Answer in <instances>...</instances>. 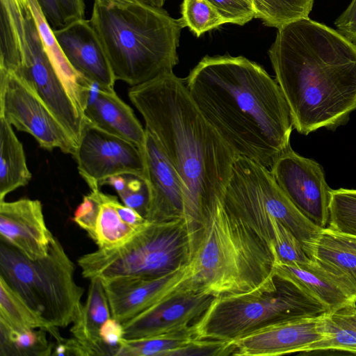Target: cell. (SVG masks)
<instances>
[{
    "mask_svg": "<svg viewBox=\"0 0 356 356\" xmlns=\"http://www.w3.org/2000/svg\"><path fill=\"white\" fill-rule=\"evenodd\" d=\"M187 265L158 277L102 279L111 317L122 325L184 285Z\"/></svg>",
    "mask_w": 356,
    "mask_h": 356,
    "instance_id": "cell-16",
    "label": "cell"
},
{
    "mask_svg": "<svg viewBox=\"0 0 356 356\" xmlns=\"http://www.w3.org/2000/svg\"><path fill=\"white\" fill-rule=\"evenodd\" d=\"M251 4L252 6H253L254 8V6H253V0H248ZM255 11V10H254Z\"/></svg>",
    "mask_w": 356,
    "mask_h": 356,
    "instance_id": "cell-46",
    "label": "cell"
},
{
    "mask_svg": "<svg viewBox=\"0 0 356 356\" xmlns=\"http://www.w3.org/2000/svg\"><path fill=\"white\" fill-rule=\"evenodd\" d=\"M107 1H113V2H119V3H124V2H130L134 0H107Z\"/></svg>",
    "mask_w": 356,
    "mask_h": 356,
    "instance_id": "cell-44",
    "label": "cell"
},
{
    "mask_svg": "<svg viewBox=\"0 0 356 356\" xmlns=\"http://www.w3.org/2000/svg\"><path fill=\"white\" fill-rule=\"evenodd\" d=\"M45 50L54 70L78 109L83 114L93 83L71 65L54 31L48 24L37 0H28ZM84 115V114H83Z\"/></svg>",
    "mask_w": 356,
    "mask_h": 356,
    "instance_id": "cell-22",
    "label": "cell"
},
{
    "mask_svg": "<svg viewBox=\"0 0 356 356\" xmlns=\"http://www.w3.org/2000/svg\"><path fill=\"white\" fill-rule=\"evenodd\" d=\"M1 242L31 260L45 257L54 236L47 227L38 200L0 202Z\"/></svg>",
    "mask_w": 356,
    "mask_h": 356,
    "instance_id": "cell-17",
    "label": "cell"
},
{
    "mask_svg": "<svg viewBox=\"0 0 356 356\" xmlns=\"http://www.w3.org/2000/svg\"><path fill=\"white\" fill-rule=\"evenodd\" d=\"M191 251L184 218L149 222L122 246L103 249L80 257L85 278L158 277L186 266Z\"/></svg>",
    "mask_w": 356,
    "mask_h": 356,
    "instance_id": "cell-8",
    "label": "cell"
},
{
    "mask_svg": "<svg viewBox=\"0 0 356 356\" xmlns=\"http://www.w3.org/2000/svg\"><path fill=\"white\" fill-rule=\"evenodd\" d=\"M179 19L182 26L188 27L197 37L227 24L208 0H183Z\"/></svg>",
    "mask_w": 356,
    "mask_h": 356,
    "instance_id": "cell-32",
    "label": "cell"
},
{
    "mask_svg": "<svg viewBox=\"0 0 356 356\" xmlns=\"http://www.w3.org/2000/svg\"><path fill=\"white\" fill-rule=\"evenodd\" d=\"M184 80L197 109L237 156L270 169L291 149L289 106L259 64L243 56H207Z\"/></svg>",
    "mask_w": 356,
    "mask_h": 356,
    "instance_id": "cell-1",
    "label": "cell"
},
{
    "mask_svg": "<svg viewBox=\"0 0 356 356\" xmlns=\"http://www.w3.org/2000/svg\"><path fill=\"white\" fill-rule=\"evenodd\" d=\"M323 312L320 302L275 275L274 282L261 290L215 297L193 330L198 339L232 341L269 323Z\"/></svg>",
    "mask_w": 356,
    "mask_h": 356,
    "instance_id": "cell-7",
    "label": "cell"
},
{
    "mask_svg": "<svg viewBox=\"0 0 356 356\" xmlns=\"http://www.w3.org/2000/svg\"><path fill=\"white\" fill-rule=\"evenodd\" d=\"M0 325L14 330L44 329L59 342L58 327L49 324L0 277Z\"/></svg>",
    "mask_w": 356,
    "mask_h": 356,
    "instance_id": "cell-25",
    "label": "cell"
},
{
    "mask_svg": "<svg viewBox=\"0 0 356 356\" xmlns=\"http://www.w3.org/2000/svg\"><path fill=\"white\" fill-rule=\"evenodd\" d=\"M165 0H149V2L151 5L154 6L162 8L165 3Z\"/></svg>",
    "mask_w": 356,
    "mask_h": 356,
    "instance_id": "cell-43",
    "label": "cell"
},
{
    "mask_svg": "<svg viewBox=\"0 0 356 356\" xmlns=\"http://www.w3.org/2000/svg\"><path fill=\"white\" fill-rule=\"evenodd\" d=\"M124 204L129 207L143 217L148 203V188L145 181L136 176L127 175V187L118 194Z\"/></svg>",
    "mask_w": 356,
    "mask_h": 356,
    "instance_id": "cell-38",
    "label": "cell"
},
{
    "mask_svg": "<svg viewBox=\"0 0 356 356\" xmlns=\"http://www.w3.org/2000/svg\"><path fill=\"white\" fill-rule=\"evenodd\" d=\"M231 341L195 337L186 346L175 350L172 356H225L232 355Z\"/></svg>",
    "mask_w": 356,
    "mask_h": 356,
    "instance_id": "cell-36",
    "label": "cell"
},
{
    "mask_svg": "<svg viewBox=\"0 0 356 356\" xmlns=\"http://www.w3.org/2000/svg\"><path fill=\"white\" fill-rule=\"evenodd\" d=\"M274 256L221 201L205 209L187 264V289L215 297L250 293L274 282Z\"/></svg>",
    "mask_w": 356,
    "mask_h": 356,
    "instance_id": "cell-4",
    "label": "cell"
},
{
    "mask_svg": "<svg viewBox=\"0 0 356 356\" xmlns=\"http://www.w3.org/2000/svg\"><path fill=\"white\" fill-rule=\"evenodd\" d=\"M337 31L356 44V0H352L346 9L336 19Z\"/></svg>",
    "mask_w": 356,
    "mask_h": 356,
    "instance_id": "cell-40",
    "label": "cell"
},
{
    "mask_svg": "<svg viewBox=\"0 0 356 356\" xmlns=\"http://www.w3.org/2000/svg\"><path fill=\"white\" fill-rule=\"evenodd\" d=\"M52 355H90L86 346L75 337L71 339H65L56 342L54 346Z\"/></svg>",
    "mask_w": 356,
    "mask_h": 356,
    "instance_id": "cell-41",
    "label": "cell"
},
{
    "mask_svg": "<svg viewBox=\"0 0 356 356\" xmlns=\"http://www.w3.org/2000/svg\"><path fill=\"white\" fill-rule=\"evenodd\" d=\"M328 227L356 236V189L332 190Z\"/></svg>",
    "mask_w": 356,
    "mask_h": 356,
    "instance_id": "cell-33",
    "label": "cell"
},
{
    "mask_svg": "<svg viewBox=\"0 0 356 356\" xmlns=\"http://www.w3.org/2000/svg\"><path fill=\"white\" fill-rule=\"evenodd\" d=\"M222 202L264 241L273 254L270 218L284 225L302 243L321 229L291 201L270 169L243 156H238L234 163Z\"/></svg>",
    "mask_w": 356,
    "mask_h": 356,
    "instance_id": "cell-9",
    "label": "cell"
},
{
    "mask_svg": "<svg viewBox=\"0 0 356 356\" xmlns=\"http://www.w3.org/2000/svg\"><path fill=\"white\" fill-rule=\"evenodd\" d=\"M227 24L243 26L255 18L256 13L248 0H208Z\"/></svg>",
    "mask_w": 356,
    "mask_h": 356,
    "instance_id": "cell-37",
    "label": "cell"
},
{
    "mask_svg": "<svg viewBox=\"0 0 356 356\" xmlns=\"http://www.w3.org/2000/svg\"><path fill=\"white\" fill-rule=\"evenodd\" d=\"M270 170L296 207L318 227H326L332 189L326 182L322 166L291 148L274 163Z\"/></svg>",
    "mask_w": 356,
    "mask_h": 356,
    "instance_id": "cell-12",
    "label": "cell"
},
{
    "mask_svg": "<svg viewBox=\"0 0 356 356\" xmlns=\"http://www.w3.org/2000/svg\"><path fill=\"white\" fill-rule=\"evenodd\" d=\"M31 177L22 144L12 125L0 117V202L8 193L27 185Z\"/></svg>",
    "mask_w": 356,
    "mask_h": 356,
    "instance_id": "cell-24",
    "label": "cell"
},
{
    "mask_svg": "<svg viewBox=\"0 0 356 356\" xmlns=\"http://www.w3.org/2000/svg\"><path fill=\"white\" fill-rule=\"evenodd\" d=\"M140 149L149 195L145 218L149 222L184 219V183L157 140L146 129L144 143Z\"/></svg>",
    "mask_w": 356,
    "mask_h": 356,
    "instance_id": "cell-15",
    "label": "cell"
},
{
    "mask_svg": "<svg viewBox=\"0 0 356 356\" xmlns=\"http://www.w3.org/2000/svg\"><path fill=\"white\" fill-rule=\"evenodd\" d=\"M115 198V196L102 193L94 239L99 248L122 246L143 228L133 227L122 220L114 206Z\"/></svg>",
    "mask_w": 356,
    "mask_h": 356,
    "instance_id": "cell-26",
    "label": "cell"
},
{
    "mask_svg": "<svg viewBox=\"0 0 356 356\" xmlns=\"http://www.w3.org/2000/svg\"><path fill=\"white\" fill-rule=\"evenodd\" d=\"M128 96L184 183V220L192 245L205 209L222 199L238 156L173 71L131 86Z\"/></svg>",
    "mask_w": 356,
    "mask_h": 356,
    "instance_id": "cell-2",
    "label": "cell"
},
{
    "mask_svg": "<svg viewBox=\"0 0 356 356\" xmlns=\"http://www.w3.org/2000/svg\"><path fill=\"white\" fill-rule=\"evenodd\" d=\"M90 281L86 302L70 332L90 355H111L99 337L101 327L111 317L108 298L101 278L95 277Z\"/></svg>",
    "mask_w": 356,
    "mask_h": 356,
    "instance_id": "cell-23",
    "label": "cell"
},
{
    "mask_svg": "<svg viewBox=\"0 0 356 356\" xmlns=\"http://www.w3.org/2000/svg\"><path fill=\"white\" fill-rule=\"evenodd\" d=\"M83 114L99 129L129 140L139 148L143 146L145 129L132 108L114 90H104L94 83Z\"/></svg>",
    "mask_w": 356,
    "mask_h": 356,
    "instance_id": "cell-20",
    "label": "cell"
},
{
    "mask_svg": "<svg viewBox=\"0 0 356 356\" xmlns=\"http://www.w3.org/2000/svg\"><path fill=\"white\" fill-rule=\"evenodd\" d=\"M327 312L267 324L231 341L232 355L277 356L304 353L330 336Z\"/></svg>",
    "mask_w": 356,
    "mask_h": 356,
    "instance_id": "cell-13",
    "label": "cell"
},
{
    "mask_svg": "<svg viewBox=\"0 0 356 356\" xmlns=\"http://www.w3.org/2000/svg\"><path fill=\"white\" fill-rule=\"evenodd\" d=\"M327 314L330 336L309 346L304 353L332 350L356 354V304Z\"/></svg>",
    "mask_w": 356,
    "mask_h": 356,
    "instance_id": "cell-27",
    "label": "cell"
},
{
    "mask_svg": "<svg viewBox=\"0 0 356 356\" xmlns=\"http://www.w3.org/2000/svg\"><path fill=\"white\" fill-rule=\"evenodd\" d=\"M52 30L85 18V0H37Z\"/></svg>",
    "mask_w": 356,
    "mask_h": 356,
    "instance_id": "cell-34",
    "label": "cell"
},
{
    "mask_svg": "<svg viewBox=\"0 0 356 356\" xmlns=\"http://www.w3.org/2000/svg\"><path fill=\"white\" fill-rule=\"evenodd\" d=\"M74 158L79 175L91 191L99 189L107 179L116 175H133L145 181L140 149L87 119Z\"/></svg>",
    "mask_w": 356,
    "mask_h": 356,
    "instance_id": "cell-11",
    "label": "cell"
},
{
    "mask_svg": "<svg viewBox=\"0 0 356 356\" xmlns=\"http://www.w3.org/2000/svg\"><path fill=\"white\" fill-rule=\"evenodd\" d=\"M44 329L14 330L0 325V356H48L55 345Z\"/></svg>",
    "mask_w": 356,
    "mask_h": 356,
    "instance_id": "cell-29",
    "label": "cell"
},
{
    "mask_svg": "<svg viewBox=\"0 0 356 356\" xmlns=\"http://www.w3.org/2000/svg\"><path fill=\"white\" fill-rule=\"evenodd\" d=\"M0 117L31 135L40 147L75 155L77 145L32 88L12 71L0 69Z\"/></svg>",
    "mask_w": 356,
    "mask_h": 356,
    "instance_id": "cell-10",
    "label": "cell"
},
{
    "mask_svg": "<svg viewBox=\"0 0 356 356\" xmlns=\"http://www.w3.org/2000/svg\"><path fill=\"white\" fill-rule=\"evenodd\" d=\"M268 53L298 133L347 122L356 110V44L308 17L277 29Z\"/></svg>",
    "mask_w": 356,
    "mask_h": 356,
    "instance_id": "cell-3",
    "label": "cell"
},
{
    "mask_svg": "<svg viewBox=\"0 0 356 356\" xmlns=\"http://www.w3.org/2000/svg\"><path fill=\"white\" fill-rule=\"evenodd\" d=\"M302 246L312 261L356 294V236L326 227Z\"/></svg>",
    "mask_w": 356,
    "mask_h": 356,
    "instance_id": "cell-19",
    "label": "cell"
},
{
    "mask_svg": "<svg viewBox=\"0 0 356 356\" xmlns=\"http://www.w3.org/2000/svg\"><path fill=\"white\" fill-rule=\"evenodd\" d=\"M99 337L103 345L111 355H116L124 339L123 325L113 317L108 318L101 327Z\"/></svg>",
    "mask_w": 356,
    "mask_h": 356,
    "instance_id": "cell-39",
    "label": "cell"
},
{
    "mask_svg": "<svg viewBox=\"0 0 356 356\" xmlns=\"http://www.w3.org/2000/svg\"><path fill=\"white\" fill-rule=\"evenodd\" d=\"M274 261L306 267L313 261L305 252L302 242L284 225L275 218H270Z\"/></svg>",
    "mask_w": 356,
    "mask_h": 356,
    "instance_id": "cell-31",
    "label": "cell"
},
{
    "mask_svg": "<svg viewBox=\"0 0 356 356\" xmlns=\"http://www.w3.org/2000/svg\"><path fill=\"white\" fill-rule=\"evenodd\" d=\"M273 273L320 302L328 314L356 304V294L314 261L306 267L274 261Z\"/></svg>",
    "mask_w": 356,
    "mask_h": 356,
    "instance_id": "cell-21",
    "label": "cell"
},
{
    "mask_svg": "<svg viewBox=\"0 0 356 356\" xmlns=\"http://www.w3.org/2000/svg\"><path fill=\"white\" fill-rule=\"evenodd\" d=\"M314 3V0H253L255 18L267 26L277 29L308 18Z\"/></svg>",
    "mask_w": 356,
    "mask_h": 356,
    "instance_id": "cell-30",
    "label": "cell"
},
{
    "mask_svg": "<svg viewBox=\"0 0 356 356\" xmlns=\"http://www.w3.org/2000/svg\"><path fill=\"white\" fill-rule=\"evenodd\" d=\"M215 296L184 285L123 324L124 338L139 339L191 328Z\"/></svg>",
    "mask_w": 356,
    "mask_h": 356,
    "instance_id": "cell-14",
    "label": "cell"
},
{
    "mask_svg": "<svg viewBox=\"0 0 356 356\" xmlns=\"http://www.w3.org/2000/svg\"><path fill=\"white\" fill-rule=\"evenodd\" d=\"M138 1H140L145 2V3L150 4L149 2V0H138Z\"/></svg>",
    "mask_w": 356,
    "mask_h": 356,
    "instance_id": "cell-45",
    "label": "cell"
},
{
    "mask_svg": "<svg viewBox=\"0 0 356 356\" xmlns=\"http://www.w3.org/2000/svg\"><path fill=\"white\" fill-rule=\"evenodd\" d=\"M53 31L66 58L78 73L104 90H114L115 78L89 19H79Z\"/></svg>",
    "mask_w": 356,
    "mask_h": 356,
    "instance_id": "cell-18",
    "label": "cell"
},
{
    "mask_svg": "<svg viewBox=\"0 0 356 356\" xmlns=\"http://www.w3.org/2000/svg\"><path fill=\"white\" fill-rule=\"evenodd\" d=\"M193 325L180 332L162 334L139 339L124 338L116 355L172 356L177 349L195 338Z\"/></svg>",
    "mask_w": 356,
    "mask_h": 356,
    "instance_id": "cell-28",
    "label": "cell"
},
{
    "mask_svg": "<svg viewBox=\"0 0 356 356\" xmlns=\"http://www.w3.org/2000/svg\"><path fill=\"white\" fill-rule=\"evenodd\" d=\"M127 175H128L113 176L107 179L104 182L103 185L108 184L111 186L115 188L118 194H120L124 191L127 187Z\"/></svg>",
    "mask_w": 356,
    "mask_h": 356,
    "instance_id": "cell-42",
    "label": "cell"
},
{
    "mask_svg": "<svg viewBox=\"0 0 356 356\" xmlns=\"http://www.w3.org/2000/svg\"><path fill=\"white\" fill-rule=\"evenodd\" d=\"M102 193L97 189L84 195L81 203L75 210L73 218L74 222L85 230L93 241L102 202Z\"/></svg>",
    "mask_w": 356,
    "mask_h": 356,
    "instance_id": "cell-35",
    "label": "cell"
},
{
    "mask_svg": "<svg viewBox=\"0 0 356 356\" xmlns=\"http://www.w3.org/2000/svg\"><path fill=\"white\" fill-rule=\"evenodd\" d=\"M75 266L54 237L47 254L31 260L1 242L0 277L49 324L73 323L82 308L84 289L74 280Z\"/></svg>",
    "mask_w": 356,
    "mask_h": 356,
    "instance_id": "cell-6",
    "label": "cell"
},
{
    "mask_svg": "<svg viewBox=\"0 0 356 356\" xmlns=\"http://www.w3.org/2000/svg\"><path fill=\"white\" fill-rule=\"evenodd\" d=\"M89 20L116 81L138 85L172 71L179 62L184 27L162 8L138 0H94Z\"/></svg>",
    "mask_w": 356,
    "mask_h": 356,
    "instance_id": "cell-5",
    "label": "cell"
}]
</instances>
